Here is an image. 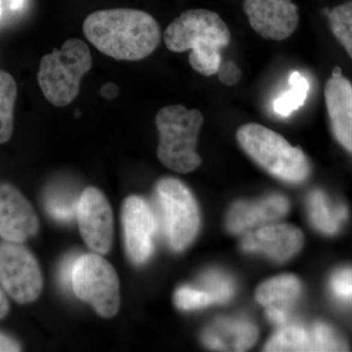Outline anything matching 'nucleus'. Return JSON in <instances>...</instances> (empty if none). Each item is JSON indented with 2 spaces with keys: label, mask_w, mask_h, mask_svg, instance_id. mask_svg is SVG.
<instances>
[{
  "label": "nucleus",
  "mask_w": 352,
  "mask_h": 352,
  "mask_svg": "<svg viewBox=\"0 0 352 352\" xmlns=\"http://www.w3.org/2000/svg\"><path fill=\"white\" fill-rule=\"evenodd\" d=\"M85 38L103 54L122 61L151 55L161 41V29L150 14L136 9L96 11L83 22Z\"/></svg>",
  "instance_id": "1"
},
{
  "label": "nucleus",
  "mask_w": 352,
  "mask_h": 352,
  "mask_svg": "<svg viewBox=\"0 0 352 352\" xmlns=\"http://www.w3.org/2000/svg\"><path fill=\"white\" fill-rule=\"evenodd\" d=\"M164 41L168 50L182 53L191 50L188 61L197 73L215 75L221 65L220 51L228 46L231 32L219 14L208 9H190L166 28Z\"/></svg>",
  "instance_id": "2"
},
{
  "label": "nucleus",
  "mask_w": 352,
  "mask_h": 352,
  "mask_svg": "<svg viewBox=\"0 0 352 352\" xmlns=\"http://www.w3.org/2000/svg\"><path fill=\"white\" fill-rule=\"evenodd\" d=\"M160 135L157 155L160 162L178 173H189L201 166L197 152L199 132L204 124V116L198 109L189 110L183 105H168L156 116Z\"/></svg>",
  "instance_id": "3"
},
{
  "label": "nucleus",
  "mask_w": 352,
  "mask_h": 352,
  "mask_svg": "<svg viewBox=\"0 0 352 352\" xmlns=\"http://www.w3.org/2000/svg\"><path fill=\"white\" fill-rule=\"evenodd\" d=\"M236 136L245 154L271 175L289 183L305 182L309 175L305 153L277 132L250 122L241 126Z\"/></svg>",
  "instance_id": "4"
},
{
  "label": "nucleus",
  "mask_w": 352,
  "mask_h": 352,
  "mask_svg": "<svg viewBox=\"0 0 352 352\" xmlns=\"http://www.w3.org/2000/svg\"><path fill=\"white\" fill-rule=\"evenodd\" d=\"M89 48L82 39L71 38L55 48L39 64L38 80L41 91L53 105L65 107L75 100L80 82L91 69Z\"/></svg>",
  "instance_id": "5"
},
{
  "label": "nucleus",
  "mask_w": 352,
  "mask_h": 352,
  "mask_svg": "<svg viewBox=\"0 0 352 352\" xmlns=\"http://www.w3.org/2000/svg\"><path fill=\"white\" fill-rule=\"evenodd\" d=\"M156 196L164 238L171 249L182 252L193 242L200 228L195 198L184 183L173 177L157 183Z\"/></svg>",
  "instance_id": "6"
},
{
  "label": "nucleus",
  "mask_w": 352,
  "mask_h": 352,
  "mask_svg": "<svg viewBox=\"0 0 352 352\" xmlns=\"http://www.w3.org/2000/svg\"><path fill=\"white\" fill-rule=\"evenodd\" d=\"M72 289L76 298L91 305L104 318H112L119 312V276L112 264L97 252L76 259Z\"/></svg>",
  "instance_id": "7"
},
{
  "label": "nucleus",
  "mask_w": 352,
  "mask_h": 352,
  "mask_svg": "<svg viewBox=\"0 0 352 352\" xmlns=\"http://www.w3.org/2000/svg\"><path fill=\"white\" fill-rule=\"evenodd\" d=\"M0 285L19 305L36 302L43 288L38 259L19 243L0 241Z\"/></svg>",
  "instance_id": "8"
},
{
  "label": "nucleus",
  "mask_w": 352,
  "mask_h": 352,
  "mask_svg": "<svg viewBox=\"0 0 352 352\" xmlns=\"http://www.w3.org/2000/svg\"><path fill=\"white\" fill-rule=\"evenodd\" d=\"M76 219L85 244L97 254H108L113 245V215L101 190L90 186L80 194Z\"/></svg>",
  "instance_id": "9"
},
{
  "label": "nucleus",
  "mask_w": 352,
  "mask_h": 352,
  "mask_svg": "<svg viewBox=\"0 0 352 352\" xmlns=\"http://www.w3.org/2000/svg\"><path fill=\"white\" fill-rule=\"evenodd\" d=\"M122 223L127 256L136 265L145 263L154 250L157 230L156 217L147 201L127 197L122 204Z\"/></svg>",
  "instance_id": "10"
},
{
  "label": "nucleus",
  "mask_w": 352,
  "mask_h": 352,
  "mask_svg": "<svg viewBox=\"0 0 352 352\" xmlns=\"http://www.w3.org/2000/svg\"><path fill=\"white\" fill-rule=\"evenodd\" d=\"M39 230V219L30 201L10 183L0 184V239L24 244Z\"/></svg>",
  "instance_id": "11"
},
{
  "label": "nucleus",
  "mask_w": 352,
  "mask_h": 352,
  "mask_svg": "<svg viewBox=\"0 0 352 352\" xmlns=\"http://www.w3.org/2000/svg\"><path fill=\"white\" fill-rule=\"evenodd\" d=\"M243 6L250 25L264 38L285 41L298 28V10L293 0H245Z\"/></svg>",
  "instance_id": "12"
},
{
  "label": "nucleus",
  "mask_w": 352,
  "mask_h": 352,
  "mask_svg": "<svg viewBox=\"0 0 352 352\" xmlns=\"http://www.w3.org/2000/svg\"><path fill=\"white\" fill-rule=\"evenodd\" d=\"M303 245L300 229L289 224H268L245 234L242 249L264 254L273 261H286L298 254Z\"/></svg>",
  "instance_id": "13"
},
{
  "label": "nucleus",
  "mask_w": 352,
  "mask_h": 352,
  "mask_svg": "<svg viewBox=\"0 0 352 352\" xmlns=\"http://www.w3.org/2000/svg\"><path fill=\"white\" fill-rule=\"evenodd\" d=\"M325 101L333 136L352 154V85L339 68L326 83Z\"/></svg>",
  "instance_id": "14"
},
{
  "label": "nucleus",
  "mask_w": 352,
  "mask_h": 352,
  "mask_svg": "<svg viewBox=\"0 0 352 352\" xmlns=\"http://www.w3.org/2000/svg\"><path fill=\"white\" fill-rule=\"evenodd\" d=\"M302 295V285L293 275H282L267 280L256 289L259 305L265 307L266 316L275 325L288 323L289 312Z\"/></svg>",
  "instance_id": "15"
},
{
  "label": "nucleus",
  "mask_w": 352,
  "mask_h": 352,
  "mask_svg": "<svg viewBox=\"0 0 352 352\" xmlns=\"http://www.w3.org/2000/svg\"><path fill=\"white\" fill-rule=\"evenodd\" d=\"M289 201L281 195H270L256 201H238L227 214L230 232H249L256 226L281 219L289 212Z\"/></svg>",
  "instance_id": "16"
},
{
  "label": "nucleus",
  "mask_w": 352,
  "mask_h": 352,
  "mask_svg": "<svg viewBox=\"0 0 352 352\" xmlns=\"http://www.w3.org/2000/svg\"><path fill=\"white\" fill-rule=\"evenodd\" d=\"M258 331L243 317H223L212 322L204 331V344L214 351H243L254 346Z\"/></svg>",
  "instance_id": "17"
},
{
  "label": "nucleus",
  "mask_w": 352,
  "mask_h": 352,
  "mask_svg": "<svg viewBox=\"0 0 352 352\" xmlns=\"http://www.w3.org/2000/svg\"><path fill=\"white\" fill-rule=\"evenodd\" d=\"M307 207L312 226L324 235L339 233L349 217L344 204L332 200L321 190H315L308 195Z\"/></svg>",
  "instance_id": "18"
},
{
  "label": "nucleus",
  "mask_w": 352,
  "mask_h": 352,
  "mask_svg": "<svg viewBox=\"0 0 352 352\" xmlns=\"http://www.w3.org/2000/svg\"><path fill=\"white\" fill-rule=\"evenodd\" d=\"M265 351H314L310 331L302 325L285 324L265 347Z\"/></svg>",
  "instance_id": "19"
},
{
  "label": "nucleus",
  "mask_w": 352,
  "mask_h": 352,
  "mask_svg": "<svg viewBox=\"0 0 352 352\" xmlns=\"http://www.w3.org/2000/svg\"><path fill=\"white\" fill-rule=\"evenodd\" d=\"M16 98L15 80L10 74L0 69V144L8 142L12 136Z\"/></svg>",
  "instance_id": "20"
},
{
  "label": "nucleus",
  "mask_w": 352,
  "mask_h": 352,
  "mask_svg": "<svg viewBox=\"0 0 352 352\" xmlns=\"http://www.w3.org/2000/svg\"><path fill=\"white\" fill-rule=\"evenodd\" d=\"M289 89L274 101L275 112L281 117H288L298 110L305 100L309 91V82L300 72H293L289 78Z\"/></svg>",
  "instance_id": "21"
},
{
  "label": "nucleus",
  "mask_w": 352,
  "mask_h": 352,
  "mask_svg": "<svg viewBox=\"0 0 352 352\" xmlns=\"http://www.w3.org/2000/svg\"><path fill=\"white\" fill-rule=\"evenodd\" d=\"M80 197L69 192L51 190L44 196V206L53 219L60 221H69L76 217Z\"/></svg>",
  "instance_id": "22"
},
{
  "label": "nucleus",
  "mask_w": 352,
  "mask_h": 352,
  "mask_svg": "<svg viewBox=\"0 0 352 352\" xmlns=\"http://www.w3.org/2000/svg\"><path fill=\"white\" fill-rule=\"evenodd\" d=\"M331 29L352 59V2L340 4L329 13Z\"/></svg>",
  "instance_id": "23"
},
{
  "label": "nucleus",
  "mask_w": 352,
  "mask_h": 352,
  "mask_svg": "<svg viewBox=\"0 0 352 352\" xmlns=\"http://www.w3.org/2000/svg\"><path fill=\"white\" fill-rule=\"evenodd\" d=\"M200 288L212 296L214 303L228 302L235 292L233 280L226 273L217 270L204 273L201 277Z\"/></svg>",
  "instance_id": "24"
},
{
  "label": "nucleus",
  "mask_w": 352,
  "mask_h": 352,
  "mask_svg": "<svg viewBox=\"0 0 352 352\" xmlns=\"http://www.w3.org/2000/svg\"><path fill=\"white\" fill-rule=\"evenodd\" d=\"M309 331L314 351H344L349 349L344 338L327 323L316 322Z\"/></svg>",
  "instance_id": "25"
},
{
  "label": "nucleus",
  "mask_w": 352,
  "mask_h": 352,
  "mask_svg": "<svg viewBox=\"0 0 352 352\" xmlns=\"http://www.w3.org/2000/svg\"><path fill=\"white\" fill-rule=\"evenodd\" d=\"M328 287L336 302L342 305H352V266H344L333 271Z\"/></svg>",
  "instance_id": "26"
},
{
  "label": "nucleus",
  "mask_w": 352,
  "mask_h": 352,
  "mask_svg": "<svg viewBox=\"0 0 352 352\" xmlns=\"http://www.w3.org/2000/svg\"><path fill=\"white\" fill-rule=\"evenodd\" d=\"M176 307L182 310H197L212 305L214 300L207 292L190 286L180 287L175 294Z\"/></svg>",
  "instance_id": "27"
},
{
  "label": "nucleus",
  "mask_w": 352,
  "mask_h": 352,
  "mask_svg": "<svg viewBox=\"0 0 352 352\" xmlns=\"http://www.w3.org/2000/svg\"><path fill=\"white\" fill-rule=\"evenodd\" d=\"M217 75L220 82L227 87H232L236 83L239 82L242 73L237 65L232 61L226 62V63L220 65Z\"/></svg>",
  "instance_id": "28"
},
{
  "label": "nucleus",
  "mask_w": 352,
  "mask_h": 352,
  "mask_svg": "<svg viewBox=\"0 0 352 352\" xmlns=\"http://www.w3.org/2000/svg\"><path fill=\"white\" fill-rule=\"evenodd\" d=\"M78 256H80L76 254H68L62 261L61 267H60V280L64 288H72V277H73L74 268Z\"/></svg>",
  "instance_id": "29"
},
{
  "label": "nucleus",
  "mask_w": 352,
  "mask_h": 352,
  "mask_svg": "<svg viewBox=\"0 0 352 352\" xmlns=\"http://www.w3.org/2000/svg\"><path fill=\"white\" fill-rule=\"evenodd\" d=\"M22 346L17 340L9 336L8 333L0 331V352H19Z\"/></svg>",
  "instance_id": "30"
},
{
  "label": "nucleus",
  "mask_w": 352,
  "mask_h": 352,
  "mask_svg": "<svg viewBox=\"0 0 352 352\" xmlns=\"http://www.w3.org/2000/svg\"><path fill=\"white\" fill-rule=\"evenodd\" d=\"M100 94L102 97L107 99V100H112V99L116 98L118 94H119V88L112 82L105 83V85L101 87Z\"/></svg>",
  "instance_id": "31"
},
{
  "label": "nucleus",
  "mask_w": 352,
  "mask_h": 352,
  "mask_svg": "<svg viewBox=\"0 0 352 352\" xmlns=\"http://www.w3.org/2000/svg\"><path fill=\"white\" fill-rule=\"evenodd\" d=\"M9 309H10V305H9L8 296L0 285V320L6 318L9 314Z\"/></svg>",
  "instance_id": "32"
},
{
  "label": "nucleus",
  "mask_w": 352,
  "mask_h": 352,
  "mask_svg": "<svg viewBox=\"0 0 352 352\" xmlns=\"http://www.w3.org/2000/svg\"><path fill=\"white\" fill-rule=\"evenodd\" d=\"M9 6H10V8L12 10H18L23 6V2L24 0H8Z\"/></svg>",
  "instance_id": "33"
},
{
  "label": "nucleus",
  "mask_w": 352,
  "mask_h": 352,
  "mask_svg": "<svg viewBox=\"0 0 352 352\" xmlns=\"http://www.w3.org/2000/svg\"><path fill=\"white\" fill-rule=\"evenodd\" d=\"M2 8H1V0H0V16H1Z\"/></svg>",
  "instance_id": "34"
}]
</instances>
